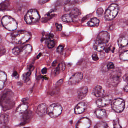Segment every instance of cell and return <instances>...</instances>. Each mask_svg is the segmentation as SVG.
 Returning a JSON list of instances; mask_svg holds the SVG:
<instances>
[{
  "mask_svg": "<svg viewBox=\"0 0 128 128\" xmlns=\"http://www.w3.org/2000/svg\"><path fill=\"white\" fill-rule=\"evenodd\" d=\"M68 14L74 22L80 16L81 12L78 8H74L71 10V12Z\"/></svg>",
  "mask_w": 128,
  "mask_h": 128,
  "instance_id": "18",
  "label": "cell"
},
{
  "mask_svg": "<svg viewBox=\"0 0 128 128\" xmlns=\"http://www.w3.org/2000/svg\"><path fill=\"white\" fill-rule=\"evenodd\" d=\"M10 2L8 0L5 1L0 4V11L7 10L10 8Z\"/></svg>",
  "mask_w": 128,
  "mask_h": 128,
  "instance_id": "25",
  "label": "cell"
},
{
  "mask_svg": "<svg viewBox=\"0 0 128 128\" xmlns=\"http://www.w3.org/2000/svg\"><path fill=\"white\" fill-rule=\"evenodd\" d=\"M42 54L41 53H40L39 54H38V55L37 56V58L38 59V58H40L41 56H42Z\"/></svg>",
  "mask_w": 128,
  "mask_h": 128,
  "instance_id": "52",
  "label": "cell"
},
{
  "mask_svg": "<svg viewBox=\"0 0 128 128\" xmlns=\"http://www.w3.org/2000/svg\"><path fill=\"white\" fill-rule=\"evenodd\" d=\"M49 0H39L38 3L40 4H43L48 2Z\"/></svg>",
  "mask_w": 128,
  "mask_h": 128,
  "instance_id": "47",
  "label": "cell"
},
{
  "mask_svg": "<svg viewBox=\"0 0 128 128\" xmlns=\"http://www.w3.org/2000/svg\"><path fill=\"white\" fill-rule=\"evenodd\" d=\"M12 76H13V77H14L16 78L17 77L18 78V76H19V75H18V73L16 71H14L13 73V74H12Z\"/></svg>",
  "mask_w": 128,
  "mask_h": 128,
  "instance_id": "49",
  "label": "cell"
},
{
  "mask_svg": "<svg viewBox=\"0 0 128 128\" xmlns=\"http://www.w3.org/2000/svg\"><path fill=\"white\" fill-rule=\"evenodd\" d=\"M28 105L26 103L20 105L16 110V111L19 114H23L28 110Z\"/></svg>",
  "mask_w": 128,
  "mask_h": 128,
  "instance_id": "24",
  "label": "cell"
},
{
  "mask_svg": "<svg viewBox=\"0 0 128 128\" xmlns=\"http://www.w3.org/2000/svg\"><path fill=\"white\" fill-rule=\"evenodd\" d=\"M107 68L108 70L113 69L115 68V65H114V64L113 63H112V62H110L107 65Z\"/></svg>",
  "mask_w": 128,
  "mask_h": 128,
  "instance_id": "42",
  "label": "cell"
},
{
  "mask_svg": "<svg viewBox=\"0 0 128 128\" xmlns=\"http://www.w3.org/2000/svg\"><path fill=\"white\" fill-rule=\"evenodd\" d=\"M55 42L54 40H49V42H48V44H47V46L48 48L49 49L52 48L55 46Z\"/></svg>",
  "mask_w": 128,
  "mask_h": 128,
  "instance_id": "36",
  "label": "cell"
},
{
  "mask_svg": "<svg viewBox=\"0 0 128 128\" xmlns=\"http://www.w3.org/2000/svg\"><path fill=\"white\" fill-rule=\"evenodd\" d=\"M89 0H74L73 1L75 4H83Z\"/></svg>",
  "mask_w": 128,
  "mask_h": 128,
  "instance_id": "39",
  "label": "cell"
},
{
  "mask_svg": "<svg viewBox=\"0 0 128 128\" xmlns=\"http://www.w3.org/2000/svg\"><path fill=\"white\" fill-rule=\"evenodd\" d=\"M29 128V127H26V128Z\"/></svg>",
  "mask_w": 128,
  "mask_h": 128,
  "instance_id": "58",
  "label": "cell"
},
{
  "mask_svg": "<svg viewBox=\"0 0 128 128\" xmlns=\"http://www.w3.org/2000/svg\"><path fill=\"white\" fill-rule=\"evenodd\" d=\"M8 128V127H5V128Z\"/></svg>",
  "mask_w": 128,
  "mask_h": 128,
  "instance_id": "59",
  "label": "cell"
},
{
  "mask_svg": "<svg viewBox=\"0 0 128 128\" xmlns=\"http://www.w3.org/2000/svg\"><path fill=\"white\" fill-rule=\"evenodd\" d=\"M104 92H105L103 87L101 86L98 85L96 86L93 89L92 94L97 98H100L102 97L104 95Z\"/></svg>",
  "mask_w": 128,
  "mask_h": 128,
  "instance_id": "14",
  "label": "cell"
},
{
  "mask_svg": "<svg viewBox=\"0 0 128 128\" xmlns=\"http://www.w3.org/2000/svg\"><path fill=\"white\" fill-rule=\"evenodd\" d=\"M83 78V74L82 72H77L73 74L69 79L68 84L70 85H74L79 83Z\"/></svg>",
  "mask_w": 128,
  "mask_h": 128,
  "instance_id": "11",
  "label": "cell"
},
{
  "mask_svg": "<svg viewBox=\"0 0 128 128\" xmlns=\"http://www.w3.org/2000/svg\"><path fill=\"white\" fill-rule=\"evenodd\" d=\"M23 114H24L23 117V123H24V124H25L26 123H27L29 120H31L33 116V113L31 111H26Z\"/></svg>",
  "mask_w": 128,
  "mask_h": 128,
  "instance_id": "21",
  "label": "cell"
},
{
  "mask_svg": "<svg viewBox=\"0 0 128 128\" xmlns=\"http://www.w3.org/2000/svg\"><path fill=\"white\" fill-rule=\"evenodd\" d=\"M15 104V96L13 92L10 90L5 89L0 97V104L3 110H10L14 106Z\"/></svg>",
  "mask_w": 128,
  "mask_h": 128,
  "instance_id": "1",
  "label": "cell"
},
{
  "mask_svg": "<svg viewBox=\"0 0 128 128\" xmlns=\"http://www.w3.org/2000/svg\"><path fill=\"white\" fill-rule=\"evenodd\" d=\"M124 0V1H127V0Z\"/></svg>",
  "mask_w": 128,
  "mask_h": 128,
  "instance_id": "60",
  "label": "cell"
},
{
  "mask_svg": "<svg viewBox=\"0 0 128 128\" xmlns=\"http://www.w3.org/2000/svg\"><path fill=\"white\" fill-rule=\"evenodd\" d=\"M110 35L106 31H102L100 32L97 36L95 42L99 44L106 45L109 41Z\"/></svg>",
  "mask_w": 128,
  "mask_h": 128,
  "instance_id": "8",
  "label": "cell"
},
{
  "mask_svg": "<svg viewBox=\"0 0 128 128\" xmlns=\"http://www.w3.org/2000/svg\"><path fill=\"white\" fill-rule=\"evenodd\" d=\"M76 5L73 1L71 2H68L64 6V10L66 11H68L71 10L73 8H74V6Z\"/></svg>",
  "mask_w": 128,
  "mask_h": 128,
  "instance_id": "28",
  "label": "cell"
},
{
  "mask_svg": "<svg viewBox=\"0 0 128 128\" xmlns=\"http://www.w3.org/2000/svg\"><path fill=\"white\" fill-rule=\"evenodd\" d=\"M9 116L6 114H2L0 116V125H4L8 122Z\"/></svg>",
  "mask_w": 128,
  "mask_h": 128,
  "instance_id": "26",
  "label": "cell"
},
{
  "mask_svg": "<svg viewBox=\"0 0 128 128\" xmlns=\"http://www.w3.org/2000/svg\"><path fill=\"white\" fill-rule=\"evenodd\" d=\"M2 42V38L1 36V35H0V44H1V42Z\"/></svg>",
  "mask_w": 128,
  "mask_h": 128,
  "instance_id": "57",
  "label": "cell"
},
{
  "mask_svg": "<svg viewBox=\"0 0 128 128\" xmlns=\"http://www.w3.org/2000/svg\"><path fill=\"white\" fill-rule=\"evenodd\" d=\"M70 2V0H58L55 4V6L59 7L65 5Z\"/></svg>",
  "mask_w": 128,
  "mask_h": 128,
  "instance_id": "29",
  "label": "cell"
},
{
  "mask_svg": "<svg viewBox=\"0 0 128 128\" xmlns=\"http://www.w3.org/2000/svg\"><path fill=\"white\" fill-rule=\"evenodd\" d=\"M61 19L62 21L65 22H73L70 16L68 14H65L63 15L61 17Z\"/></svg>",
  "mask_w": 128,
  "mask_h": 128,
  "instance_id": "30",
  "label": "cell"
},
{
  "mask_svg": "<svg viewBox=\"0 0 128 128\" xmlns=\"http://www.w3.org/2000/svg\"><path fill=\"white\" fill-rule=\"evenodd\" d=\"M64 47L63 46L60 45L57 47V49H56V52L58 53H62L64 51Z\"/></svg>",
  "mask_w": 128,
  "mask_h": 128,
  "instance_id": "40",
  "label": "cell"
},
{
  "mask_svg": "<svg viewBox=\"0 0 128 128\" xmlns=\"http://www.w3.org/2000/svg\"><path fill=\"white\" fill-rule=\"evenodd\" d=\"M112 97L110 95L106 96L96 101V104L99 108L103 107L109 105L112 100Z\"/></svg>",
  "mask_w": 128,
  "mask_h": 128,
  "instance_id": "9",
  "label": "cell"
},
{
  "mask_svg": "<svg viewBox=\"0 0 128 128\" xmlns=\"http://www.w3.org/2000/svg\"><path fill=\"white\" fill-rule=\"evenodd\" d=\"M119 7L116 4H112L106 10L104 14L105 19L111 21L115 18L119 11Z\"/></svg>",
  "mask_w": 128,
  "mask_h": 128,
  "instance_id": "6",
  "label": "cell"
},
{
  "mask_svg": "<svg viewBox=\"0 0 128 128\" xmlns=\"http://www.w3.org/2000/svg\"><path fill=\"white\" fill-rule=\"evenodd\" d=\"M55 14H51L49 16H47V17H45L42 19V22H46L48 20L52 18L53 17Z\"/></svg>",
  "mask_w": 128,
  "mask_h": 128,
  "instance_id": "37",
  "label": "cell"
},
{
  "mask_svg": "<svg viewBox=\"0 0 128 128\" xmlns=\"http://www.w3.org/2000/svg\"><path fill=\"white\" fill-rule=\"evenodd\" d=\"M86 108L87 104L86 102H80L74 108V113L76 114H81L85 111Z\"/></svg>",
  "mask_w": 128,
  "mask_h": 128,
  "instance_id": "13",
  "label": "cell"
},
{
  "mask_svg": "<svg viewBox=\"0 0 128 128\" xmlns=\"http://www.w3.org/2000/svg\"><path fill=\"white\" fill-rule=\"evenodd\" d=\"M60 68V70L64 71L65 68V64L64 62H62L61 64L59 65Z\"/></svg>",
  "mask_w": 128,
  "mask_h": 128,
  "instance_id": "43",
  "label": "cell"
},
{
  "mask_svg": "<svg viewBox=\"0 0 128 128\" xmlns=\"http://www.w3.org/2000/svg\"><path fill=\"white\" fill-rule=\"evenodd\" d=\"M88 88L87 86H84L78 90L77 92V97L79 99L84 98L87 95L88 92Z\"/></svg>",
  "mask_w": 128,
  "mask_h": 128,
  "instance_id": "16",
  "label": "cell"
},
{
  "mask_svg": "<svg viewBox=\"0 0 128 128\" xmlns=\"http://www.w3.org/2000/svg\"><path fill=\"white\" fill-rule=\"evenodd\" d=\"M108 125L104 122H98L95 126L94 128H107Z\"/></svg>",
  "mask_w": 128,
  "mask_h": 128,
  "instance_id": "31",
  "label": "cell"
},
{
  "mask_svg": "<svg viewBox=\"0 0 128 128\" xmlns=\"http://www.w3.org/2000/svg\"><path fill=\"white\" fill-rule=\"evenodd\" d=\"M21 50L18 47H16L14 48L12 50L13 54L17 56L19 55L21 52Z\"/></svg>",
  "mask_w": 128,
  "mask_h": 128,
  "instance_id": "35",
  "label": "cell"
},
{
  "mask_svg": "<svg viewBox=\"0 0 128 128\" xmlns=\"http://www.w3.org/2000/svg\"><path fill=\"white\" fill-rule=\"evenodd\" d=\"M100 20L97 18H92L87 23V25L89 27H97L99 26Z\"/></svg>",
  "mask_w": 128,
  "mask_h": 128,
  "instance_id": "23",
  "label": "cell"
},
{
  "mask_svg": "<svg viewBox=\"0 0 128 128\" xmlns=\"http://www.w3.org/2000/svg\"><path fill=\"white\" fill-rule=\"evenodd\" d=\"M60 71L61 70H60V68H59V66L58 65V67L56 68L55 70V71H54V74H55V76L59 74Z\"/></svg>",
  "mask_w": 128,
  "mask_h": 128,
  "instance_id": "46",
  "label": "cell"
},
{
  "mask_svg": "<svg viewBox=\"0 0 128 128\" xmlns=\"http://www.w3.org/2000/svg\"><path fill=\"white\" fill-rule=\"evenodd\" d=\"M6 52V50L4 47H0V56L4 55Z\"/></svg>",
  "mask_w": 128,
  "mask_h": 128,
  "instance_id": "45",
  "label": "cell"
},
{
  "mask_svg": "<svg viewBox=\"0 0 128 128\" xmlns=\"http://www.w3.org/2000/svg\"><path fill=\"white\" fill-rule=\"evenodd\" d=\"M47 72V68H44L41 70V73L43 74H46Z\"/></svg>",
  "mask_w": 128,
  "mask_h": 128,
  "instance_id": "50",
  "label": "cell"
},
{
  "mask_svg": "<svg viewBox=\"0 0 128 128\" xmlns=\"http://www.w3.org/2000/svg\"><path fill=\"white\" fill-rule=\"evenodd\" d=\"M113 128H122V127L119 124V119H116L113 122Z\"/></svg>",
  "mask_w": 128,
  "mask_h": 128,
  "instance_id": "34",
  "label": "cell"
},
{
  "mask_svg": "<svg viewBox=\"0 0 128 128\" xmlns=\"http://www.w3.org/2000/svg\"><path fill=\"white\" fill-rule=\"evenodd\" d=\"M31 36V33L29 32L19 30L11 34L7 39L12 42L22 44L29 41Z\"/></svg>",
  "mask_w": 128,
  "mask_h": 128,
  "instance_id": "2",
  "label": "cell"
},
{
  "mask_svg": "<svg viewBox=\"0 0 128 128\" xmlns=\"http://www.w3.org/2000/svg\"><path fill=\"white\" fill-rule=\"evenodd\" d=\"M2 23L6 29L10 31L15 30L17 28V23L16 20L9 16H4L2 20Z\"/></svg>",
  "mask_w": 128,
  "mask_h": 128,
  "instance_id": "3",
  "label": "cell"
},
{
  "mask_svg": "<svg viewBox=\"0 0 128 128\" xmlns=\"http://www.w3.org/2000/svg\"><path fill=\"white\" fill-rule=\"evenodd\" d=\"M31 74V71L29 70L28 72L25 73L22 75V79L24 82H28L30 80V76Z\"/></svg>",
  "mask_w": 128,
  "mask_h": 128,
  "instance_id": "32",
  "label": "cell"
},
{
  "mask_svg": "<svg viewBox=\"0 0 128 128\" xmlns=\"http://www.w3.org/2000/svg\"><path fill=\"white\" fill-rule=\"evenodd\" d=\"M104 10L102 8H99L97 10L96 12L98 16H102V14L103 13Z\"/></svg>",
  "mask_w": 128,
  "mask_h": 128,
  "instance_id": "38",
  "label": "cell"
},
{
  "mask_svg": "<svg viewBox=\"0 0 128 128\" xmlns=\"http://www.w3.org/2000/svg\"><path fill=\"white\" fill-rule=\"evenodd\" d=\"M40 14L36 9H31L28 11L25 16V20L27 24H34L40 19Z\"/></svg>",
  "mask_w": 128,
  "mask_h": 128,
  "instance_id": "4",
  "label": "cell"
},
{
  "mask_svg": "<svg viewBox=\"0 0 128 128\" xmlns=\"http://www.w3.org/2000/svg\"><path fill=\"white\" fill-rule=\"evenodd\" d=\"M92 59L93 60L95 61H97L99 60V58H98V56L97 54V52H95L92 54Z\"/></svg>",
  "mask_w": 128,
  "mask_h": 128,
  "instance_id": "41",
  "label": "cell"
},
{
  "mask_svg": "<svg viewBox=\"0 0 128 128\" xmlns=\"http://www.w3.org/2000/svg\"><path fill=\"white\" fill-rule=\"evenodd\" d=\"M92 124L91 121L86 117L81 118L77 122L76 128H89Z\"/></svg>",
  "mask_w": 128,
  "mask_h": 128,
  "instance_id": "10",
  "label": "cell"
},
{
  "mask_svg": "<svg viewBox=\"0 0 128 128\" xmlns=\"http://www.w3.org/2000/svg\"><path fill=\"white\" fill-rule=\"evenodd\" d=\"M57 30L58 31H61L62 29V26L61 24H59L58 23H56L55 24Z\"/></svg>",
  "mask_w": 128,
  "mask_h": 128,
  "instance_id": "44",
  "label": "cell"
},
{
  "mask_svg": "<svg viewBox=\"0 0 128 128\" xmlns=\"http://www.w3.org/2000/svg\"><path fill=\"white\" fill-rule=\"evenodd\" d=\"M56 64H57V61H55L52 64V66H55L56 65Z\"/></svg>",
  "mask_w": 128,
  "mask_h": 128,
  "instance_id": "53",
  "label": "cell"
},
{
  "mask_svg": "<svg viewBox=\"0 0 128 128\" xmlns=\"http://www.w3.org/2000/svg\"><path fill=\"white\" fill-rule=\"evenodd\" d=\"M62 111L61 105L58 103L52 104L47 108V114L53 118H55L59 116Z\"/></svg>",
  "mask_w": 128,
  "mask_h": 128,
  "instance_id": "5",
  "label": "cell"
},
{
  "mask_svg": "<svg viewBox=\"0 0 128 128\" xmlns=\"http://www.w3.org/2000/svg\"><path fill=\"white\" fill-rule=\"evenodd\" d=\"M32 50V46L31 45H26L21 50L20 55L22 58H26L31 53Z\"/></svg>",
  "mask_w": 128,
  "mask_h": 128,
  "instance_id": "15",
  "label": "cell"
},
{
  "mask_svg": "<svg viewBox=\"0 0 128 128\" xmlns=\"http://www.w3.org/2000/svg\"><path fill=\"white\" fill-rule=\"evenodd\" d=\"M63 82V79H61L60 80H59L56 83V86H58L59 85H61L62 84V82Z\"/></svg>",
  "mask_w": 128,
  "mask_h": 128,
  "instance_id": "48",
  "label": "cell"
},
{
  "mask_svg": "<svg viewBox=\"0 0 128 128\" xmlns=\"http://www.w3.org/2000/svg\"><path fill=\"white\" fill-rule=\"evenodd\" d=\"M95 115L98 118L104 119L107 117V114L104 109H98L95 111Z\"/></svg>",
  "mask_w": 128,
  "mask_h": 128,
  "instance_id": "19",
  "label": "cell"
},
{
  "mask_svg": "<svg viewBox=\"0 0 128 128\" xmlns=\"http://www.w3.org/2000/svg\"><path fill=\"white\" fill-rule=\"evenodd\" d=\"M7 80V75L6 73L2 71H0V90L4 88Z\"/></svg>",
  "mask_w": 128,
  "mask_h": 128,
  "instance_id": "20",
  "label": "cell"
},
{
  "mask_svg": "<svg viewBox=\"0 0 128 128\" xmlns=\"http://www.w3.org/2000/svg\"><path fill=\"white\" fill-rule=\"evenodd\" d=\"M120 59L123 61H128V51L127 50L124 52L120 54Z\"/></svg>",
  "mask_w": 128,
  "mask_h": 128,
  "instance_id": "33",
  "label": "cell"
},
{
  "mask_svg": "<svg viewBox=\"0 0 128 128\" xmlns=\"http://www.w3.org/2000/svg\"><path fill=\"white\" fill-rule=\"evenodd\" d=\"M124 90L125 92H128V85L127 84V85L125 86L124 87Z\"/></svg>",
  "mask_w": 128,
  "mask_h": 128,
  "instance_id": "51",
  "label": "cell"
},
{
  "mask_svg": "<svg viewBox=\"0 0 128 128\" xmlns=\"http://www.w3.org/2000/svg\"><path fill=\"white\" fill-rule=\"evenodd\" d=\"M118 44L120 48L126 46L128 44V40L125 37H121L119 38L118 40Z\"/></svg>",
  "mask_w": 128,
  "mask_h": 128,
  "instance_id": "22",
  "label": "cell"
},
{
  "mask_svg": "<svg viewBox=\"0 0 128 128\" xmlns=\"http://www.w3.org/2000/svg\"><path fill=\"white\" fill-rule=\"evenodd\" d=\"M54 36V35L53 34H49V37L50 38H53Z\"/></svg>",
  "mask_w": 128,
  "mask_h": 128,
  "instance_id": "54",
  "label": "cell"
},
{
  "mask_svg": "<svg viewBox=\"0 0 128 128\" xmlns=\"http://www.w3.org/2000/svg\"><path fill=\"white\" fill-rule=\"evenodd\" d=\"M97 0L99 1L100 2H104L106 0Z\"/></svg>",
  "mask_w": 128,
  "mask_h": 128,
  "instance_id": "56",
  "label": "cell"
},
{
  "mask_svg": "<svg viewBox=\"0 0 128 128\" xmlns=\"http://www.w3.org/2000/svg\"><path fill=\"white\" fill-rule=\"evenodd\" d=\"M111 103L112 109L116 112L121 113L124 110L125 102L122 98H116L112 100Z\"/></svg>",
  "mask_w": 128,
  "mask_h": 128,
  "instance_id": "7",
  "label": "cell"
},
{
  "mask_svg": "<svg viewBox=\"0 0 128 128\" xmlns=\"http://www.w3.org/2000/svg\"><path fill=\"white\" fill-rule=\"evenodd\" d=\"M110 49V48H107L105 50V52H109Z\"/></svg>",
  "mask_w": 128,
  "mask_h": 128,
  "instance_id": "55",
  "label": "cell"
},
{
  "mask_svg": "<svg viewBox=\"0 0 128 128\" xmlns=\"http://www.w3.org/2000/svg\"><path fill=\"white\" fill-rule=\"evenodd\" d=\"M106 45L99 44L97 43H94V48L97 52H101L103 51L106 47Z\"/></svg>",
  "mask_w": 128,
  "mask_h": 128,
  "instance_id": "27",
  "label": "cell"
},
{
  "mask_svg": "<svg viewBox=\"0 0 128 128\" xmlns=\"http://www.w3.org/2000/svg\"><path fill=\"white\" fill-rule=\"evenodd\" d=\"M47 108L48 107L46 104H40L37 108L36 113L40 117H44L46 114Z\"/></svg>",
  "mask_w": 128,
  "mask_h": 128,
  "instance_id": "12",
  "label": "cell"
},
{
  "mask_svg": "<svg viewBox=\"0 0 128 128\" xmlns=\"http://www.w3.org/2000/svg\"><path fill=\"white\" fill-rule=\"evenodd\" d=\"M121 76V73L120 72H115L113 73V72L110 75V81L112 82V84L113 82V85L116 84V82H119Z\"/></svg>",
  "mask_w": 128,
  "mask_h": 128,
  "instance_id": "17",
  "label": "cell"
}]
</instances>
